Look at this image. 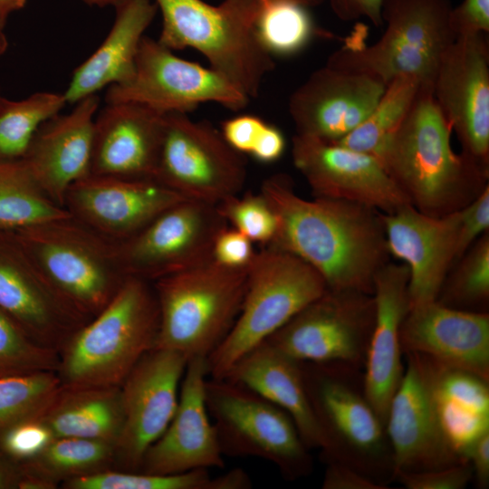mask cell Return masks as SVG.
<instances>
[{
    "label": "cell",
    "mask_w": 489,
    "mask_h": 489,
    "mask_svg": "<svg viewBox=\"0 0 489 489\" xmlns=\"http://www.w3.org/2000/svg\"><path fill=\"white\" fill-rule=\"evenodd\" d=\"M260 192L277 219L268 245L310 264L327 289L373 293L374 278L389 255L381 212L340 199H304L283 174L265 178Z\"/></svg>",
    "instance_id": "1"
},
{
    "label": "cell",
    "mask_w": 489,
    "mask_h": 489,
    "mask_svg": "<svg viewBox=\"0 0 489 489\" xmlns=\"http://www.w3.org/2000/svg\"><path fill=\"white\" fill-rule=\"evenodd\" d=\"M452 129L433 90L421 88L377 158L418 211L441 216L457 211L488 185L486 169L451 144Z\"/></svg>",
    "instance_id": "2"
},
{
    "label": "cell",
    "mask_w": 489,
    "mask_h": 489,
    "mask_svg": "<svg viewBox=\"0 0 489 489\" xmlns=\"http://www.w3.org/2000/svg\"><path fill=\"white\" fill-rule=\"evenodd\" d=\"M300 365L322 436L323 463L347 465L389 488L395 481L392 448L386 426L367 398L363 369L340 362Z\"/></svg>",
    "instance_id": "3"
},
{
    "label": "cell",
    "mask_w": 489,
    "mask_h": 489,
    "mask_svg": "<svg viewBox=\"0 0 489 489\" xmlns=\"http://www.w3.org/2000/svg\"><path fill=\"white\" fill-rule=\"evenodd\" d=\"M159 310L152 283L129 276L112 300L59 351L62 385L120 386L155 348Z\"/></svg>",
    "instance_id": "4"
},
{
    "label": "cell",
    "mask_w": 489,
    "mask_h": 489,
    "mask_svg": "<svg viewBox=\"0 0 489 489\" xmlns=\"http://www.w3.org/2000/svg\"><path fill=\"white\" fill-rule=\"evenodd\" d=\"M451 0H384L386 28L367 45V28L358 24L345 43L326 63L370 76L384 85L400 76H412L421 88L433 90L441 59L456 39L451 23Z\"/></svg>",
    "instance_id": "5"
},
{
    "label": "cell",
    "mask_w": 489,
    "mask_h": 489,
    "mask_svg": "<svg viewBox=\"0 0 489 489\" xmlns=\"http://www.w3.org/2000/svg\"><path fill=\"white\" fill-rule=\"evenodd\" d=\"M162 14L158 42L170 50L193 48L249 99L274 69L255 24L264 0H154Z\"/></svg>",
    "instance_id": "6"
},
{
    "label": "cell",
    "mask_w": 489,
    "mask_h": 489,
    "mask_svg": "<svg viewBox=\"0 0 489 489\" xmlns=\"http://www.w3.org/2000/svg\"><path fill=\"white\" fill-rule=\"evenodd\" d=\"M247 268L212 259L152 283L159 310L154 349L169 350L187 361L207 358L226 338L242 307Z\"/></svg>",
    "instance_id": "7"
},
{
    "label": "cell",
    "mask_w": 489,
    "mask_h": 489,
    "mask_svg": "<svg viewBox=\"0 0 489 489\" xmlns=\"http://www.w3.org/2000/svg\"><path fill=\"white\" fill-rule=\"evenodd\" d=\"M14 234L55 292L87 321L106 307L128 278L118 244L71 216Z\"/></svg>",
    "instance_id": "8"
},
{
    "label": "cell",
    "mask_w": 489,
    "mask_h": 489,
    "mask_svg": "<svg viewBox=\"0 0 489 489\" xmlns=\"http://www.w3.org/2000/svg\"><path fill=\"white\" fill-rule=\"evenodd\" d=\"M326 290L324 280L310 264L277 247L264 246L247 268L246 290L234 326L206 358L208 377L223 378Z\"/></svg>",
    "instance_id": "9"
},
{
    "label": "cell",
    "mask_w": 489,
    "mask_h": 489,
    "mask_svg": "<svg viewBox=\"0 0 489 489\" xmlns=\"http://www.w3.org/2000/svg\"><path fill=\"white\" fill-rule=\"evenodd\" d=\"M205 399L223 455L265 460L288 481L312 472L310 449L283 409L225 378L207 377Z\"/></svg>",
    "instance_id": "10"
},
{
    "label": "cell",
    "mask_w": 489,
    "mask_h": 489,
    "mask_svg": "<svg viewBox=\"0 0 489 489\" xmlns=\"http://www.w3.org/2000/svg\"><path fill=\"white\" fill-rule=\"evenodd\" d=\"M247 176L244 154L220 130L188 113L164 114L155 180L186 199L218 205L237 196Z\"/></svg>",
    "instance_id": "11"
},
{
    "label": "cell",
    "mask_w": 489,
    "mask_h": 489,
    "mask_svg": "<svg viewBox=\"0 0 489 489\" xmlns=\"http://www.w3.org/2000/svg\"><path fill=\"white\" fill-rule=\"evenodd\" d=\"M374 320L372 294L327 289L264 341L300 362L363 369Z\"/></svg>",
    "instance_id": "12"
},
{
    "label": "cell",
    "mask_w": 489,
    "mask_h": 489,
    "mask_svg": "<svg viewBox=\"0 0 489 489\" xmlns=\"http://www.w3.org/2000/svg\"><path fill=\"white\" fill-rule=\"evenodd\" d=\"M249 98L212 68L177 57L158 40L144 36L132 75L108 88L106 102H134L160 113H189L216 102L232 110Z\"/></svg>",
    "instance_id": "13"
},
{
    "label": "cell",
    "mask_w": 489,
    "mask_h": 489,
    "mask_svg": "<svg viewBox=\"0 0 489 489\" xmlns=\"http://www.w3.org/2000/svg\"><path fill=\"white\" fill-rule=\"evenodd\" d=\"M228 226L216 205L185 199L118 244L126 275L153 283L213 259L217 235Z\"/></svg>",
    "instance_id": "14"
},
{
    "label": "cell",
    "mask_w": 489,
    "mask_h": 489,
    "mask_svg": "<svg viewBox=\"0 0 489 489\" xmlns=\"http://www.w3.org/2000/svg\"><path fill=\"white\" fill-rule=\"evenodd\" d=\"M403 355L407 366L386 421L395 476L398 473L442 469L469 462L456 453L446 432L431 359L416 352Z\"/></svg>",
    "instance_id": "15"
},
{
    "label": "cell",
    "mask_w": 489,
    "mask_h": 489,
    "mask_svg": "<svg viewBox=\"0 0 489 489\" xmlns=\"http://www.w3.org/2000/svg\"><path fill=\"white\" fill-rule=\"evenodd\" d=\"M187 364L177 352L152 349L125 378L120 386L123 425L114 469L139 471L145 453L175 414Z\"/></svg>",
    "instance_id": "16"
},
{
    "label": "cell",
    "mask_w": 489,
    "mask_h": 489,
    "mask_svg": "<svg viewBox=\"0 0 489 489\" xmlns=\"http://www.w3.org/2000/svg\"><path fill=\"white\" fill-rule=\"evenodd\" d=\"M488 34L458 36L444 53L433 97L462 147L489 169Z\"/></svg>",
    "instance_id": "17"
},
{
    "label": "cell",
    "mask_w": 489,
    "mask_h": 489,
    "mask_svg": "<svg viewBox=\"0 0 489 489\" xmlns=\"http://www.w3.org/2000/svg\"><path fill=\"white\" fill-rule=\"evenodd\" d=\"M292 156L315 197L358 203L383 214L410 204L379 160L370 154L295 134Z\"/></svg>",
    "instance_id": "18"
},
{
    "label": "cell",
    "mask_w": 489,
    "mask_h": 489,
    "mask_svg": "<svg viewBox=\"0 0 489 489\" xmlns=\"http://www.w3.org/2000/svg\"><path fill=\"white\" fill-rule=\"evenodd\" d=\"M185 199L155 179L90 174L69 188L63 207L73 219L120 244Z\"/></svg>",
    "instance_id": "19"
},
{
    "label": "cell",
    "mask_w": 489,
    "mask_h": 489,
    "mask_svg": "<svg viewBox=\"0 0 489 489\" xmlns=\"http://www.w3.org/2000/svg\"><path fill=\"white\" fill-rule=\"evenodd\" d=\"M0 310L35 342L58 352L89 321L60 297L8 231H0Z\"/></svg>",
    "instance_id": "20"
},
{
    "label": "cell",
    "mask_w": 489,
    "mask_h": 489,
    "mask_svg": "<svg viewBox=\"0 0 489 489\" xmlns=\"http://www.w3.org/2000/svg\"><path fill=\"white\" fill-rule=\"evenodd\" d=\"M385 88L370 76L325 63L289 98L295 134L328 142L340 140L369 115Z\"/></svg>",
    "instance_id": "21"
},
{
    "label": "cell",
    "mask_w": 489,
    "mask_h": 489,
    "mask_svg": "<svg viewBox=\"0 0 489 489\" xmlns=\"http://www.w3.org/2000/svg\"><path fill=\"white\" fill-rule=\"evenodd\" d=\"M461 209L433 216L408 204L382 213L389 254L403 260L409 270L410 307L436 301L456 261Z\"/></svg>",
    "instance_id": "22"
},
{
    "label": "cell",
    "mask_w": 489,
    "mask_h": 489,
    "mask_svg": "<svg viewBox=\"0 0 489 489\" xmlns=\"http://www.w3.org/2000/svg\"><path fill=\"white\" fill-rule=\"evenodd\" d=\"M206 358L187 361L175 414L160 437L145 453L139 472L176 475L225 466L205 399Z\"/></svg>",
    "instance_id": "23"
},
{
    "label": "cell",
    "mask_w": 489,
    "mask_h": 489,
    "mask_svg": "<svg viewBox=\"0 0 489 489\" xmlns=\"http://www.w3.org/2000/svg\"><path fill=\"white\" fill-rule=\"evenodd\" d=\"M403 354L416 352L489 381V313L436 301L410 307L400 330Z\"/></svg>",
    "instance_id": "24"
},
{
    "label": "cell",
    "mask_w": 489,
    "mask_h": 489,
    "mask_svg": "<svg viewBox=\"0 0 489 489\" xmlns=\"http://www.w3.org/2000/svg\"><path fill=\"white\" fill-rule=\"evenodd\" d=\"M99 105L100 98L91 95L74 103L69 113L48 120L23 158L43 192L62 207L69 188L91 174Z\"/></svg>",
    "instance_id": "25"
},
{
    "label": "cell",
    "mask_w": 489,
    "mask_h": 489,
    "mask_svg": "<svg viewBox=\"0 0 489 489\" xmlns=\"http://www.w3.org/2000/svg\"><path fill=\"white\" fill-rule=\"evenodd\" d=\"M408 280V267L390 262L374 278L375 320L363 379L367 398L385 426L405 371L400 330L410 309Z\"/></svg>",
    "instance_id": "26"
},
{
    "label": "cell",
    "mask_w": 489,
    "mask_h": 489,
    "mask_svg": "<svg viewBox=\"0 0 489 489\" xmlns=\"http://www.w3.org/2000/svg\"><path fill=\"white\" fill-rule=\"evenodd\" d=\"M164 114L134 102H106L94 120L91 174L155 179Z\"/></svg>",
    "instance_id": "27"
},
{
    "label": "cell",
    "mask_w": 489,
    "mask_h": 489,
    "mask_svg": "<svg viewBox=\"0 0 489 489\" xmlns=\"http://www.w3.org/2000/svg\"><path fill=\"white\" fill-rule=\"evenodd\" d=\"M115 9L114 23L103 42L72 72L63 92L67 103L74 104L132 75L144 33L158 7L152 0H124Z\"/></svg>",
    "instance_id": "28"
},
{
    "label": "cell",
    "mask_w": 489,
    "mask_h": 489,
    "mask_svg": "<svg viewBox=\"0 0 489 489\" xmlns=\"http://www.w3.org/2000/svg\"><path fill=\"white\" fill-rule=\"evenodd\" d=\"M223 378L246 386L283 409L305 446L310 450L321 447L322 436L299 361L264 341L243 356Z\"/></svg>",
    "instance_id": "29"
},
{
    "label": "cell",
    "mask_w": 489,
    "mask_h": 489,
    "mask_svg": "<svg viewBox=\"0 0 489 489\" xmlns=\"http://www.w3.org/2000/svg\"><path fill=\"white\" fill-rule=\"evenodd\" d=\"M54 437H77L116 445L123 425L120 386H61L38 417Z\"/></svg>",
    "instance_id": "30"
},
{
    "label": "cell",
    "mask_w": 489,
    "mask_h": 489,
    "mask_svg": "<svg viewBox=\"0 0 489 489\" xmlns=\"http://www.w3.org/2000/svg\"><path fill=\"white\" fill-rule=\"evenodd\" d=\"M115 445L55 437L36 457L19 464L22 474L45 480L57 488L66 481L115 468Z\"/></svg>",
    "instance_id": "31"
},
{
    "label": "cell",
    "mask_w": 489,
    "mask_h": 489,
    "mask_svg": "<svg viewBox=\"0 0 489 489\" xmlns=\"http://www.w3.org/2000/svg\"><path fill=\"white\" fill-rule=\"evenodd\" d=\"M68 216L43 192L23 158H0V231L16 232Z\"/></svg>",
    "instance_id": "32"
},
{
    "label": "cell",
    "mask_w": 489,
    "mask_h": 489,
    "mask_svg": "<svg viewBox=\"0 0 489 489\" xmlns=\"http://www.w3.org/2000/svg\"><path fill=\"white\" fill-rule=\"evenodd\" d=\"M419 90L420 83L415 77L392 80L369 115L351 132L332 143L375 157L403 122Z\"/></svg>",
    "instance_id": "33"
},
{
    "label": "cell",
    "mask_w": 489,
    "mask_h": 489,
    "mask_svg": "<svg viewBox=\"0 0 489 489\" xmlns=\"http://www.w3.org/2000/svg\"><path fill=\"white\" fill-rule=\"evenodd\" d=\"M63 93L37 91L21 100L0 97V158L22 159L40 127L62 111Z\"/></svg>",
    "instance_id": "34"
},
{
    "label": "cell",
    "mask_w": 489,
    "mask_h": 489,
    "mask_svg": "<svg viewBox=\"0 0 489 489\" xmlns=\"http://www.w3.org/2000/svg\"><path fill=\"white\" fill-rule=\"evenodd\" d=\"M235 486L236 477L232 471L212 477L207 469L176 475L109 469L61 484L64 489H235Z\"/></svg>",
    "instance_id": "35"
},
{
    "label": "cell",
    "mask_w": 489,
    "mask_h": 489,
    "mask_svg": "<svg viewBox=\"0 0 489 489\" xmlns=\"http://www.w3.org/2000/svg\"><path fill=\"white\" fill-rule=\"evenodd\" d=\"M439 291L436 302L461 311L488 312L489 235H481L455 263Z\"/></svg>",
    "instance_id": "36"
},
{
    "label": "cell",
    "mask_w": 489,
    "mask_h": 489,
    "mask_svg": "<svg viewBox=\"0 0 489 489\" xmlns=\"http://www.w3.org/2000/svg\"><path fill=\"white\" fill-rule=\"evenodd\" d=\"M255 31L272 55H292L302 50L317 33L307 7L283 0H264Z\"/></svg>",
    "instance_id": "37"
},
{
    "label": "cell",
    "mask_w": 489,
    "mask_h": 489,
    "mask_svg": "<svg viewBox=\"0 0 489 489\" xmlns=\"http://www.w3.org/2000/svg\"><path fill=\"white\" fill-rule=\"evenodd\" d=\"M60 386L55 371L0 379V436L20 422L40 417Z\"/></svg>",
    "instance_id": "38"
},
{
    "label": "cell",
    "mask_w": 489,
    "mask_h": 489,
    "mask_svg": "<svg viewBox=\"0 0 489 489\" xmlns=\"http://www.w3.org/2000/svg\"><path fill=\"white\" fill-rule=\"evenodd\" d=\"M59 362L58 351L35 342L0 310V379L57 372Z\"/></svg>",
    "instance_id": "39"
},
{
    "label": "cell",
    "mask_w": 489,
    "mask_h": 489,
    "mask_svg": "<svg viewBox=\"0 0 489 489\" xmlns=\"http://www.w3.org/2000/svg\"><path fill=\"white\" fill-rule=\"evenodd\" d=\"M227 224L253 243L270 244L276 234V216L264 196L248 193L231 197L216 205Z\"/></svg>",
    "instance_id": "40"
},
{
    "label": "cell",
    "mask_w": 489,
    "mask_h": 489,
    "mask_svg": "<svg viewBox=\"0 0 489 489\" xmlns=\"http://www.w3.org/2000/svg\"><path fill=\"white\" fill-rule=\"evenodd\" d=\"M430 359L435 389L439 400L489 415L488 380L473 372L448 367Z\"/></svg>",
    "instance_id": "41"
},
{
    "label": "cell",
    "mask_w": 489,
    "mask_h": 489,
    "mask_svg": "<svg viewBox=\"0 0 489 489\" xmlns=\"http://www.w3.org/2000/svg\"><path fill=\"white\" fill-rule=\"evenodd\" d=\"M51 429L39 418L20 422L0 436V451L22 464L36 457L54 439Z\"/></svg>",
    "instance_id": "42"
},
{
    "label": "cell",
    "mask_w": 489,
    "mask_h": 489,
    "mask_svg": "<svg viewBox=\"0 0 489 489\" xmlns=\"http://www.w3.org/2000/svg\"><path fill=\"white\" fill-rule=\"evenodd\" d=\"M473 479L469 462L442 469L415 473H398L395 481L407 489H464Z\"/></svg>",
    "instance_id": "43"
},
{
    "label": "cell",
    "mask_w": 489,
    "mask_h": 489,
    "mask_svg": "<svg viewBox=\"0 0 489 489\" xmlns=\"http://www.w3.org/2000/svg\"><path fill=\"white\" fill-rule=\"evenodd\" d=\"M456 261L489 229V186L471 203L461 209ZM455 261V262H456Z\"/></svg>",
    "instance_id": "44"
},
{
    "label": "cell",
    "mask_w": 489,
    "mask_h": 489,
    "mask_svg": "<svg viewBox=\"0 0 489 489\" xmlns=\"http://www.w3.org/2000/svg\"><path fill=\"white\" fill-rule=\"evenodd\" d=\"M253 242L235 228H225L216 237L213 259L234 268H248L254 258Z\"/></svg>",
    "instance_id": "45"
},
{
    "label": "cell",
    "mask_w": 489,
    "mask_h": 489,
    "mask_svg": "<svg viewBox=\"0 0 489 489\" xmlns=\"http://www.w3.org/2000/svg\"><path fill=\"white\" fill-rule=\"evenodd\" d=\"M267 122L254 115H237L222 122L225 141L241 154H251Z\"/></svg>",
    "instance_id": "46"
},
{
    "label": "cell",
    "mask_w": 489,
    "mask_h": 489,
    "mask_svg": "<svg viewBox=\"0 0 489 489\" xmlns=\"http://www.w3.org/2000/svg\"><path fill=\"white\" fill-rule=\"evenodd\" d=\"M452 29L465 36L489 33V0H463L450 14Z\"/></svg>",
    "instance_id": "47"
},
{
    "label": "cell",
    "mask_w": 489,
    "mask_h": 489,
    "mask_svg": "<svg viewBox=\"0 0 489 489\" xmlns=\"http://www.w3.org/2000/svg\"><path fill=\"white\" fill-rule=\"evenodd\" d=\"M325 465L323 489H388L347 465L339 463Z\"/></svg>",
    "instance_id": "48"
},
{
    "label": "cell",
    "mask_w": 489,
    "mask_h": 489,
    "mask_svg": "<svg viewBox=\"0 0 489 489\" xmlns=\"http://www.w3.org/2000/svg\"><path fill=\"white\" fill-rule=\"evenodd\" d=\"M384 0H330L331 7L339 19L355 21L369 19L374 26L382 25L381 8Z\"/></svg>",
    "instance_id": "49"
},
{
    "label": "cell",
    "mask_w": 489,
    "mask_h": 489,
    "mask_svg": "<svg viewBox=\"0 0 489 489\" xmlns=\"http://www.w3.org/2000/svg\"><path fill=\"white\" fill-rule=\"evenodd\" d=\"M284 149L285 139L283 132L266 123L250 155L260 162L272 163L282 157Z\"/></svg>",
    "instance_id": "50"
},
{
    "label": "cell",
    "mask_w": 489,
    "mask_h": 489,
    "mask_svg": "<svg viewBox=\"0 0 489 489\" xmlns=\"http://www.w3.org/2000/svg\"><path fill=\"white\" fill-rule=\"evenodd\" d=\"M473 469V478L480 489L489 486V431L481 435L466 455Z\"/></svg>",
    "instance_id": "51"
},
{
    "label": "cell",
    "mask_w": 489,
    "mask_h": 489,
    "mask_svg": "<svg viewBox=\"0 0 489 489\" xmlns=\"http://www.w3.org/2000/svg\"><path fill=\"white\" fill-rule=\"evenodd\" d=\"M21 475L20 465L0 451V489H18Z\"/></svg>",
    "instance_id": "52"
},
{
    "label": "cell",
    "mask_w": 489,
    "mask_h": 489,
    "mask_svg": "<svg viewBox=\"0 0 489 489\" xmlns=\"http://www.w3.org/2000/svg\"><path fill=\"white\" fill-rule=\"evenodd\" d=\"M28 0H0V28H5L12 14L24 7Z\"/></svg>",
    "instance_id": "53"
},
{
    "label": "cell",
    "mask_w": 489,
    "mask_h": 489,
    "mask_svg": "<svg viewBox=\"0 0 489 489\" xmlns=\"http://www.w3.org/2000/svg\"><path fill=\"white\" fill-rule=\"evenodd\" d=\"M82 1L85 4L89 5H93V6L104 7V6L111 5V6L116 7L124 0H82Z\"/></svg>",
    "instance_id": "54"
},
{
    "label": "cell",
    "mask_w": 489,
    "mask_h": 489,
    "mask_svg": "<svg viewBox=\"0 0 489 489\" xmlns=\"http://www.w3.org/2000/svg\"><path fill=\"white\" fill-rule=\"evenodd\" d=\"M8 48V40L5 30L0 28V56L3 55Z\"/></svg>",
    "instance_id": "55"
},
{
    "label": "cell",
    "mask_w": 489,
    "mask_h": 489,
    "mask_svg": "<svg viewBox=\"0 0 489 489\" xmlns=\"http://www.w3.org/2000/svg\"><path fill=\"white\" fill-rule=\"evenodd\" d=\"M283 1H289L292 2L298 5H301L305 7H311L320 5L323 0H283Z\"/></svg>",
    "instance_id": "56"
},
{
    "label": "cell",
    "mask_w": 489,
    "mask_h": 489,
    "mask_svg": "<svg viewBox=\"0 0 489 489\" xmlns=\"http://www.w3.org/2000/svg\"><path fill=\"white\" fill-rule=\"evenodd\" d=\"M1 96H2V95H1V93H0V97H1Z\"/></svg>",
    "instance_id": "57"
}]
</instances>
